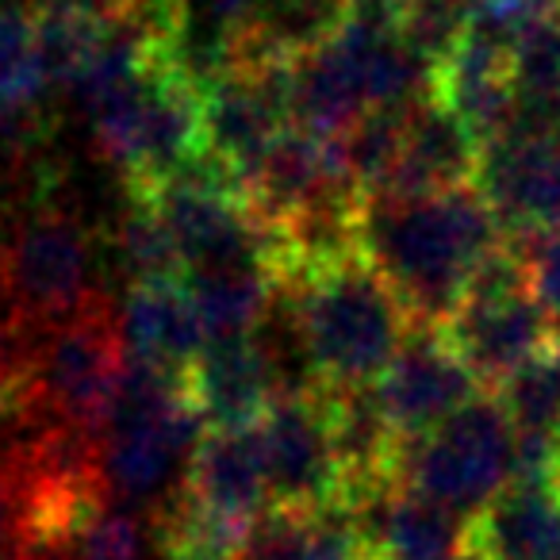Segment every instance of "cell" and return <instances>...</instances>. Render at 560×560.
Segmentation results:
<instances>
[{
  "mask_svg": "<svg viewBox=\"0 0 560 560\" xmlns=\"http://www.w3.org/2000/svg\"><path fill=\"white\" fill-rule=\"evenodd\" d=\"M511 246L476 185L427 196H365L361 257L396 292L415 327L442 330L476 272Z\"/></svg>",
  "mask_w": 560,
  "mask_h": 560,
  "instance_id": "obj_1",
  "label": "cell"
},
{
  "mask_svg": "<svg viewBox=\"0 0 560 560\" xmlns=\"http://www.w3.org/2000/svg\"><path fill=\"white\" fill-rule=\"evenodd\" d=\"M78 96L93 139L131 180V192H150L203 154L200 85L173 55H150L139 66L85 81Z\"/></svg>",
  "mask_w": 560,
  "mask_h": 560,
  "instance_id": "obj_2",
  "label": "cell"
},
{
  "mask_svg": "<svg viewBox=\"0 0 560 560\" xmlns=\"http://www.w3.org/2000/svg\"><path fill=\"white\" fill-rule=\"evenodd\" d=\"M208 438L188 381H170L127 361L124 388L101 430V483L119 506H150L180 495L192 453Z\"/></svg>",
  "mask_w": 560,
  "mask_h": 560,
  "instance_id": "obj_3",
  "label": "cell"
},
{
  "mask_svg": "<svg viewBox=\"0 0 560 560\" xmlns=\"http://www.w3.org/2000/svg\"><path fill=\"white\" fill-rule=\"evenodd\" d=\"M296 292L307 350L327 392L373 388L415 330L396 292L365 257L300 280Z\"/></svg>",
  "mask_w": 560,
  "mask_h": 560,
  "instance_id": "obj_4",
  "label": "cell"
},
{
  "mask_svg": "<svg viewBox=\"0 0 560 560\" xmlns=\"http://www.w3.org/2000/svg\"><path fill=\"white\" fill-rule=\"evenodd\" d=\"M514 445L518 430L511 415L495 392H483L450 422L399 450L396 480L460 518H476L491 499L511 488Z\"/></svg>",
  "mask_w": 560,
  "mask_h": 560,
  "instance_id": "obj_5",
  "label": "cell"
},
{
  "mask_svg": "<svg viewBox=\"0 0 560 560\" xmlns=\"http://www.w3.org/2000/svg\"><path fill=\"white\" fill-rule=\"evenodd\" d=\"M442 335L488 392H499L518 369L557 342L541 304L529 292L526 265L514 242L476 272L472 289Z\"/></svg>",
  "mask_w": 560,
  "mask_h": 560,
  "instance_id": "obj_6",
  "label": "cell"
},
{
  "mask_svg": "<svg viewBox=\"0 0 560 560\" xmlns=\"http://www.w3.org/2000/svg\"><path fill=\"white\" fill-rule=\"evenodd\" d=\"M96 249L89 231L55 200L32 203L0 257V289L35 323H66L89 312Z\"/></svg>",
  "mask_w": 560,
  "mask_h": 560,
  "instance_id": "obj_7",
  "label": "cell"
},
{
  "mask_svg": "<svg viewBox=\"0 0 560 560\" xmlns=\"http://www.w3.org/2000/svg\"><path fill=\"white\" fill-rule=\"evenodd\" d=\"M124 373L127 353L119 342V323H112L96 304L66 323H50L32 384L58 419L101 438L124 388Z\"/></svg>",
  "mask_w": 560,
  "mask_h": 560,
  "instance_id": "obj_8",
  "label": "cell"
},
{
  "mask_svg": "<svg viewBox=\"0 0 560 560\" xmlns=\"http://www.w3.org/2000/svg\"><path fill=\"white\" fill-rule=\"evenodd\" d=\"M254 430L272 506L315 514L330 503H342L346 468L338 457L327 392L277 399Z\"/></svg>",
  "mask_w": 560,
  "mask_h": 560,
  "instance_id": "obj_9",
  "label": "cell"
},
{
  "mask_svg": "<svg viewBox=\"0 0 560 560\" xmlns=\"http://www.w3.org/2000/svg\"><path fill=\"white\" fill-rule=\"evenodd\" d=\"M203 154L246 177L292 124V66L234 62L200 85Z\"/></svg>",
  "mask_w": 560,
  "mask_h": 560,
  "instance_id": "obj_10",
  "label": "cell"
},
{
  "mask_svg": "<svg viewBox=\"0 0 560 560\" xmlns=\"http://www.w3.org/2000/svg\"><path fill=\"white\" fill-rule=\"evenodd\" d=\"M373 392L392 434L399 438V445H407L450 422L488 388L450 350L442 330L415 327L392 369L373 384Z\"/></svg>",
  "mask_w": 560,
  "mask_h": 560,
  "instance_id": "obj_11",
  "label": "cell"
},
{
  "mask_svg": "<svg viewBox=\"0 0 560 560\" xmlns=\"http://www.w3.org/2000/svg\"><path fill=\"white\" fill-rule=\"evenodd\" d=\"M476 188L511 242L560 231V139L503 135L488 142Z\"/></svg>",
  "mask_w": 560,
  "mask_h": 560,
  "instance_id": "obj_12",
  "label": "cell"
},
{
  "mask_svg": "<svg viewBox=\"0 0 560 560\" xmlns=\"http://www.w3.org/2000/svg\"><path fill=\"white\" fill-rule=\"evenodd\" d=\"M373 560H476L472 518L445 511L404 483H384L350 499Z\"/></svg>",
  "mask_w": 560,
  "mask_h": 560,
  "instance_id": "obj_13",
  "label": "cell"
},
{
  "mask_svg": "<svg viewBox=\"0 0 560 560\" xmlns=\"http://www.w3.org/2000/svg\"><path fill=\"white\" fill-rule=\"evenodd\" d=\"M119 342L131 365L162 373L170 381H188L211 338L185 280H165V284H131V296L119 315Z\"/></svg>",
  "mask_w": 560,
  "mask_h": 560,
  "instance_id": "obj_14",
  "label": "cell"
},
{
  "mask_svg": "<svg viewBox=\"0 0 560 560\" xmlns=\"http://www.w3.org/2000/svg\"><path fill=\"white\" fill-rule=\"evenodd\" d=\"M480 154V139L434 96V101L407 112L399 162L388 185L373 196H427L476 185Z\"/></svg>",
  "mask_w": 560,
  "mask_h": 560,
  "instance_id": "obj_15",
  "label": "cell"
},
{
  "mask_svg": "<svg viewBox=\"0 0 560 560\" xmlns=\"http://www.w3.org/2000/svg\"><path fill=\"white\" fill-rule=\"evenodd\" d=\"M208 430H254L277 404V384L254 338H219L188 376Z\"/></svg>",
  "mask_w": 560,
  "mask_h": 560,
  "instance_id": "obj_16",
  "label": "cell"
},
{
  "mask_svg": "<svg viewBox=\"0 0 560 560\" xmlns=\"http://www.w3.org/2000/svg\"><path fill=\"white\" fill-rule=\"evenodd\" d=\"M350 16V0H249L231 66H292L335 39Z\"/></svg>",
  "mask_w": 560,
  "mask_h": 560,
  "instance_id": "obj_17",
  "label": "cell"
},
{
  "mask_svg": "<svg viewBox=\"0 0 560 560\" xmlns=\"http://www.w3.org/2000/svg\"><path fill=\"white\" fill-rule=\"evenodd\" d=\"M476 560H560L557 483H511L472 518Z\"/></svg>",
  "mask_w": 560,
  "mask_h": 560,
  "instance_id": "obj_18",
  "label": "cell"
},
{
  "mask_svg": "<svg viewBox=\"0 0 560 560\" xmlns=\"http://www.w3.org/2000/svg\"><path fill=\"white\" fill-rule=\"evenodd\" d=\"M185 289L200 312L208 338H249L261 323L265 307L277 289V272L265 261L223 265V269L192 272L185 277Z\"/></svg>",
  "mask_w": 560,
  "mask_h": 560,
  "instance_id": "obj_19",
  "label": "cell"
},
{
  "mask_svg": "<svg viewBox=\"0 0 560 560\" xmlns=\"http://www.w3.org/2000/svg\"><path fill=\"white\" fill-rule=\"evenodd\" d=\"M480 0H396L392 27L407 47L442 70L472 35Z\"/></svg>",
  "mask_w": 560,
  "mask_h": 560,
  "instance_id": "obj_20",
  "label": "cell"
},
{
  "mask_svg": "<svg viewBox=\"0 0 560 560\" xmlns=\"http://www.w3.org/2000/svg\"><path fill=\"white\" fill-rule=\"evenodd\" d=\"M119 265L135 284H165V280H185V261L173 242L165 219L147 196L131 192V208H127L124 223H119Z\"/></svg>",
  "mask_w": 560,
  "mask_h": 560,
  "instance_id": "obj_21",
  "label": "cell"
},
{
  "mask_svg": "<svg viewBox=\"0 0 560 560\" xmlns=\"http://www.w3.org/2000/svg\"><path fill=\"white\" fill-rule=\"evenodd\" d=\"M495 396L511 415L514 430L560 438V342L518 369Z\"/></svg>",
  "mask_w": 560,
  "mask_h": 560,
  "instance_id": "obj_22",
  "label": "cell"
},
{
  "mask_svg": "<svg viewBox=\"0 0 560 560\" xmlns=\"http://www.w3.org/2000/svg\"><path fill=\"white\" fill-rule=\"evenodd\" d=\"M47 73L39 62L32 12L0 16V104H39Z\"/></svg>",
  "mask_w": 560,
  "mask_h": 560,
  "instance_id": "obj_23",
  "label": "cell"
},
{
  "mask_svg": "<svg viewBox=\"0 0 560 560\" xmlns=\"http://www.w3.org/2000/svg\"><path fill=\"white\" fill-rule=\"evenodd\" d=\"M238 560H307V514L269 506L249 526Z\"/></svg>",
  "mask_w": 560,
  "mask_h": 560,
  "instance_id": "obj_24",
  "label": "cell"
},
{
  "mask_svg": "<svg viewBox=\"0 0 560 560\" xmlns=\"http://www.w3.org/2000/svg\"><path fill=\"white\" fill-rule=\"evenodd\" d=\"M526 265V280L534 300L541 304L545 319L552 327V338L560 342V231L537 234V238L514 242Z\"/></svg>",
  "mask_w": 560,
  "mask_h": 560,
  "instance_id": "obj_25",
  "label": "cell"
},
{
  "mask_svg": "<svg viewBox=\"0 0 560 560\" xmlns=\"http://www.w3.org/2000/svg\"><path fill=\"white\" fill-rule=\"evenodd\" d=\"M158 557L162 560H238L226 545L200 537L185 526H158Z\"/></svg>",
  "mask_w": 560,
  "mask_h": 560,
  "instance_id": "obj_26",
  "label": "cell"
},
{
  "mask_svg": "<svg viewBox=\"0 0 560 560\" xmlns=\"http://www.w3.org/2000/svg\"><path fill=\"white\" fill-rule=\"evenodd\" d=\"M396 0H350L353 16H369V20H392Z\"/></svg>",
  "mask_w": 560,
  "mask_h": 560,
  "instance_id": "obj_27",
  "label": "cell"
},
{
  "mask_svg": "<svg viewBox=\"0 0 560 560\" xmlns=\"http://www.w3.org/2000/svg\"><path fill=\"white\" fill-rule=\"evenodd\" d=\"M557 491H560V476H557Z\"/></svg>",
  "mask_w": 560,
  "mask_h": 560,
  "instance_id": "obj_28",
  "label": "cell"
},
{
  "mask_svg": "<svg viewBox=\"0 0 560 560\" xmlns=\"http://www.w3.org/2000/svg\"><path fill=\"white\" fill-rule=\"evenodd\" d=\"M0 16H4V12H0Z\"/></svg>",
  "mask_w": 560,
  "mask_h": 560,
  "instance_id": "obj_29",
  "label": "cell"
}]
</instances>
